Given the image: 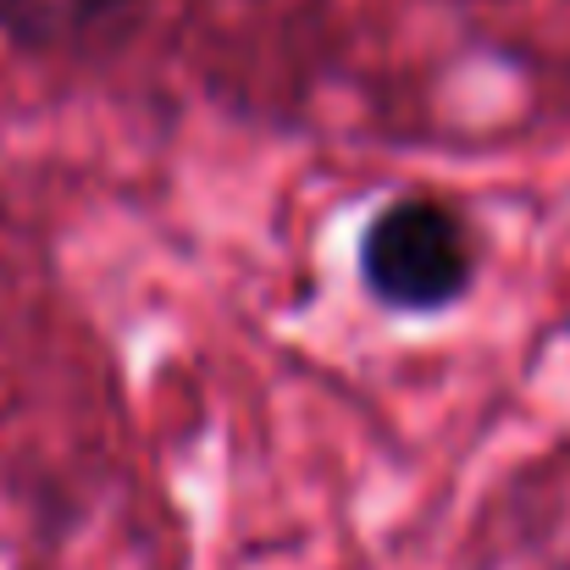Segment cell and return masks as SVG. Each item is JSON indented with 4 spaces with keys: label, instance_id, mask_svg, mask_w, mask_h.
Segmentation results:
<instances>
[{
    "label": "cell",
    "instance_id": "6da1fadb",
    "mask_svg": "<svg viewBox=\"0 0 570 570\" xmlns=\"http://www.w3.org/2000/svg\"><path fill=\"white\" fill-rule=\"evenodd\" d=\"M471 272H476L471 227L454 205L432 194L382 205L361 238V277L387 311H410V316L443 311L471 288Z\"/></svg>",
    "mask_w": 570,
    "mask_h": 570
},
{
    "label": "cell",
    "instance_id": "7a4b0ae2",
    "mask_svg": "<svg viewBox=\"0 0 570 570\" xmlns=\"http://www.w3.org/2000/svg\"><path fill=\"white\" fill-rule=\"evenodd\" d=\"M134 0H0V28L17 45H89L95 33L117 28Z\"/></svg>",
    "mask_w": 570,
    "mask_h": 570
}]
</instances>
